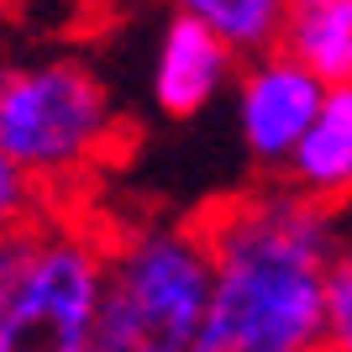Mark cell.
I'll use <instances>...</instances> for the list:
<instances>
[{"instance_id":"obj_1","label":"cell","mask_w":352,"mask_h":352,"mask_svg":"<svg viewBox=\"0 0 352 352\" xmlns=\"http://www.w3.org/2000/svg\"><path fill=\"white\" fill-rule=\"evenodd\" d=\"M210 248V310L195 352H310L326 342V268L337 210L294 184H252L200 216Z\"/></svg>"},{"instance_id":"obj_2","label":"cell","mask_w":352,"mask_h":352,"mask_svg":"<svg viewBox=\"0 0 352 352\" xmlns=\"http://www.w3.org/2000/svg\"><path fill=\"white\" fill-rule=\"evenodd\" d=\"M121 132V105L89 58L0 63V158H11L53 206L116 158Z\"/></svg>"},{"instance_id":"obj_3","label":"cell","mask_w":352,"mask_h":352,"mask_svg":"<svg viewBox=\"0 0 352 352\" xmlns=\"http://www.w3.org/2000/svg\"><path fill=\"white\" fill-rule=\"evenodd\" d=\"M210 310V248L200 221L111 232L95 352H195Z\"/></svg>"},{"instance_id":"obj_4","label":"cell","mask_w":352,"mask_h":352,"mask_svg":"<svg viewBox=\"0 0 352 352\" xmlns=\"http://www.w3.org/2000/svg\"><path fill=\"white\" fill-rule=\"evenodd\" d=\"M111 226L53 206L27 232L11 300L0 310V352H95Z\"/></svg>"},{"instance_id":"obj_5","label":"cell","mask_w":352,"mask_h":352,"mask_svg":"<svg viewBox=\"0 0 352 352\" xmlns=\"http://www.w3.org/2000/svg\"><path fill=\"white\" fill-rule=\"evenodd\" d=\"M321 100H326V89L289 53H268V58L242 63V74L232 85V105H236V132H242L248 158L258 168L284 174L294 147L305 142Z\"/></svg>"},{"instance_id":"obj_6","label":"cell","mask_w":352,"mask_h":352,"mask_svg":"<svg viewBox=\"0 0 352 352\" xmlns=\"http://www.w3.org/2000/svg\"><path fill=\"white\" fill-rule=\"evenodd\" d=\"M236 53L226 43H216L200 21L190 16H168V27L158 32V47H153V105L163 116H200L210 100H221L226 89L236 85Z\"/></svg>"},{"instance_id":"obj_7","label":"cell","mask_w":352,"mask_h":352,"mask_svg":"<svg viewBox=\"0 0 352 352\" xmlns=\"http://www.w3.org/2000/svg\"><path fill=\"white\" fill-rule=\"evenodd\" d=\"M279 179L326 210H337L352 195V89H326L305 142L294 147L289 168Z\"/></svg>"},{"instance_id":"obj_8","label":"cell","mask_w":352,"mask_h":352,"mask_svg":"<svg viewBox=\"0 0 352 352\" xmlns=\"http://www.w3.org/2000/svg\"><path fill=\"white\" fill-rule=\"evenodd\" d=\"M279 53H289L321 89H352V0H321L294 11Z\"/></svg>"},{"instance_id":"obj_9","label":"cell","mask_w":352,"mask_h":352,"mask_svg":"<svg viewBox=\"0 0 352 352\" xmlns=\"http://www.w3.org/2000/svg\"><path fill=\"white\" fill-rule=\"evenodd\" d=\"M174 16H190L236 53V63L279 53L289 27V0H174Z\"/></svg>"},{"instance_id":"obj_10","label":"cell","mask_w":352,"mask_h":352,"mask_svg":"<svg viewBox=\"0 0 352 352\" xmlns=\"http://www.w3.org/2000/svg\"><path fill=\"white\" fill-rule=\"evenodd\" d=\"M47 210H53V200H47V195L37 190L11 158H0V242L27 236Z\"/></svg>"},{"instance_id":"obj_11","label":"cell","mask_w":352,"mask_h":352,"mask_svg":"<svg viewBox=\"0 0 352 352\" xmlns=\"http://www.w3.org/2000/svg\"><path fill=\"white\" fill-rule=\"evenodd\" d=\"M326 347L352 352V232L337 242V258L326 268Z\"/></svg>"},{"instance_id":"obj_12","label":"cell","mask_w":352,"mask_h":352,"mask_svg":"<svg viewBox=\"0 0 352 352\" xmlns=\"http://www.w3.org/2000/svg\"><path fill=\"white\" fill-rule=\"evenodd\" d=\"M21 252H27V236L0 242V310H6V300H11V284H16V268H21Z\"/></svg>"},{"instance_id":"obj_13","label":"cell","mask_w":352,"mask_h":352,"mask_svg":"<svg viewBox=\"0 0 352 352\" xmlns=\"http://www.w3.org/2000/svg\"><path fill=\"white\" fill-rule=\"evenodd\" d=\"M16 6H21V0H0V32L11 27V16H16Z\"/></svg>"},{"instance_id":"obj_14","label":"cell","mask_w":352,"mask_h":352,"mask_svg":"<svg viewBox=\"0 0 352 352\" xmlns=\"http://www.w3.org/2000/svg\"><path fill=\"white\" fill-rule=\"evenodd\" d=\"M305 6H321V0H289V11H305Z\"/></svg>"},{"instance_id":"obj_15","label":"cell","mask_w":352,"mask_h":352,"mask_svg":"<svg viewBox=\"0 0 352 352\" xmlns=\"http://www.w3.org/2000/svg\"><path fill=\"white\" fill-rule=\"evenodd\" d=\"M310 352H331V347H326V342H321V347H310Z\"/></svg>"}]
</instances>
